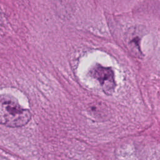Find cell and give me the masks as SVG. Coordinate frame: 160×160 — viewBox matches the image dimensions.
<instances>
[{"mask_svg": "<svg viewBox=\"0 0 160 160\" xmlns=\"http://www.w3.org/2000/svg\"><path fill=\"white\" fill-rule=\"evenodd\" d=\"M91 75L97 79L105 94L111 95L114 91L116 82L114 74L111 68L96 64L91 71Z\"/></svg>", "mask_w": 160, "mask_h": 160, "instance_id": "obj_2", "label": "cell"}, {"mask_svg": "<svg viewBox=\"0 0 160 160\" xmlns=\"http://www.w3.org/2000/svg\"><path fill=\"white\" fill-rule=\"evenodd\" d=\"M31 119V113L21 107L12 97L2 96L0 102L1 123L10 128L26 125Z\"/></svg>", "mask_w": 160, "mask_h": 160, "instance_id": "obj_1", "label": "cell"}]
</instances>
